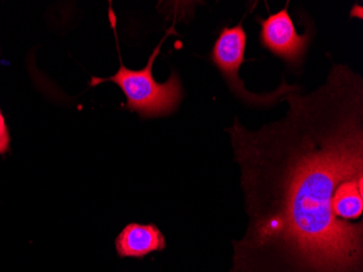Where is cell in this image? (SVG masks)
Here are the masks:
<instances>
[{"label":"cell","mask_w":363,"mask_h":272,"mask_svg":"<svg viewBox=\"0 0 363 272\" xmlns=\"http://www.w3.org/2000/svg\"><path fill=\"white\" fill-rule=\"evenodd\" d=\"M279 121L250 130L235 116L230 134L245 177L266 180V191L250 193L248 242L275 244L307 265L347 271L362 251V222L336 217L340 184L363 177V77L333 65L315 91L291 92Z\"/></svg>","instance_id":"obj_1"},{"label":"cell","mask_w":363,"mask_h":272,"mask_svg":"<svg viewBox=\"0 0 363 272\" xmlns=\"http://www.w3.org/2000/svg\"><path fill=\"white\" fill-rule=\"evenodd\" d=\"M171 33H173V28L167 33L155 48L144 69L130 70L121 62L119 70L113 77L105 79L91 77V87L105 82L117 84L125 95L128 109L138 112L142 118H160L174 114L184 97V89L179 75L173 71L163 83L157 82L152 75L155 60L160 53L163 42Z\"/></svg>","instance_id":"obj_2"},{"label":"cell","mask_w":363,"mask_h":272,"mask_svg":"<svg viewBox=\"0 0 363 272\" xmlns=\"http://www.w3.org/2000/svg\"><path fill=\"white\" fill-rule=\"evenodd\" d=\"M246 44L247 34L242 22H240L233 28H222L210 53V60L218 67L228 89L238 99L254 107H271L277 102H282L287 94L301 89L298 85H289L283 81L275 91L262 94L248 91L245 87L244 81L240 77V69L245 60Z\"/></svg>","instance_id":"obj_3"},{"label":"cell","mask_w":363,"mask_h":272,"mask_svg":"<svg viewBox=\"0 0 363 272\" xmlns=\"http://www.w3.org/2000/svg\"><path fill=\"white\" fill-rule=\"evenodd\" d=\"M289 3L284 9L259 21L260 43L269 52L283 59L291 67L303 65L311 40V30L299 36L289 13Z\"/></svg>","instance_id":"obj_4"},{"label":"cell","mask_w":363,"mask_h":272,"mask_svg":"<svg viewBox=\"0 0 363 272\" xmlns=\"http://www.w3.org/2000/svg\"><path fill=\"white\" fill-rule=\"evenodd\" d=\"M166 239L155 224H130L116 240L120 257L143 259L148 254L166 249Z\"/></svg>","instance_id":"obj_5"},{"label":"cell","mask_w":363,"mask_h":272,"mask_svg":"<svg viewBox=\"0 0 363 272\" xmlns=\"http://www.w3.org/2000/svg\"><path fill=\"white\" fill-rule=\"evenodd\" d=\"M336 217L342 220H357L363 212V177L344 182L336 190L333 200Z\"/></svg>","instance_id":"obj_6"},{"label":"cell","mask_w":363,"mask_h":272,"mask_svg":"<svg viewBox=\"0 0 363 272\" xmlns=\"http://www.w3.org/2000/svg\"><path fill=\"white\" fill-rule=\"evenodd\" d=\"M9 148V129H8L7 124H6L5 116H4L1 109H0V155L6 154Z\"/></svg>","instance_id":"obj_7"}]
</instances>
